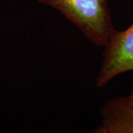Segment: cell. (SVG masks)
Masks as SVG:
<instances>
[{"label": "cell", "instance_id": "cell-1", "mask_svg": "<svg viewBox=\"0 0 133 133\" xmlns=\"http://www.w3.org/2000/svg\"><path fill=\"white\" fill-rule=\"evenodd\" d=\"M58 11L96 47L104 48L115 28L108 0H37Z\"/></svg>", "mask_w": 133, "mask_h": 133}, {"label": "cell", "instance_id": "cell-2", "mask_svg": "<svg viewBox=\"0 0 133 133\" xmlns=\"http://www.w3.org/2000/svg\"><path fill=\"white\" fill-rule=\"evenodd\" d=\"M104 48L95 80L98 88L104 87L121 74L133 71V23L124 30H115Z\"/></svg>", "mask_w": 133, "mask_h": 133}, {"label": "cell", "instance_id": "cell-3", "mask_svg": "<svg viewBox=\"0 0 133 133\" xmlns=\"http://www.w3.org/2000/svg\"><path fill=\"white\" fill-rule=\"evenodd\" d=\"M101 122L94 133H133V101L128 96L107 101L99 111Z\"/></svg>", "mask_w": 133, "mask_h": 133}, {"label": "cell", "instance_id": "cell-4", "mask_svg": "<svg viewBox=\"0 0 133 133\" xmlns=\"http://www.w3.org/2000/svg\"><path fill=\"white\" fill-rule=\"evenodd\" d=\"M129 97H130V98L132 99V101H133V90L132 91V92H131V94L129 95Z\"/></svg>", "mask_w": 133, "mask_h": 133}]
</instances>
